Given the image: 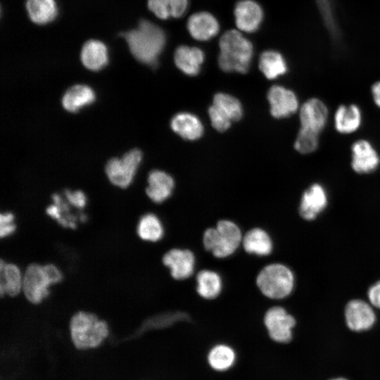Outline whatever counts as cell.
<instances>
[{"instance_id":"cell-11","label":"cell","mask_w":380,"mask_h":380,"mask_svg":"<svg viewBox=\"0 0 380 380\" xmlns=\"http://www.w3.org/2000/svg\"><path fill=\"white\" fill-rule=\"evenodd\" d=\"M267 99L270 105V113L276 118L289 117L299 108L295 93L280 85H274L269 89Z\"/></svg>"},{"instance_id":"cell-25","label":"cell","mask_w":380,"mask_h":380,"mask_svg":"<svg viewBox=\"0 0 380 380\" xmlns=\"http://www.w3.org/2000/svg\"><path fill=\"white\" fill-rule=\"evenodd\" d=\"M94 99L95 94L89 87L77 84L66 91L62 99V104L65 110L73 113L93 103Z\"/></svg>"},{"instance_id":"cell-24","label":"cell","mask_w":380,"mask_h":380,"mask_svg":"<svg viewBox=\"0 0 380 380\" xmlns=\"http://www.w3.org/2000/svg\"><path fill=\"white\" fill-rule=\"evenodd\" d=\"M197 293L203 298L213 300L216 298L222 289L220 275L211 270L199 271L196 277Z\"/></svg>"},{"instance_id":"cell-19","label":"cell","mask_w":380,"mask_h":380,"mask_svg":"<svg viewBox=\"0 0 380 380\" xmlns=\"http://www.w3.org/2000/svg\"><path fill=\"white\" fill-rule=\"evenodd\" d=\"M242 246L247 253L260 257L270 255L273 249L270 234L260 227H254L246 232L243 236Z\"/></svg>"},{"instance_id":"cell-37","label":"cell","mask_w":380,"mask_h":380,"mask_svg":"<svg viewBox=\"0 0 380 380\" xmlns=\"http://www.w3.org/2000/svg\"><path fill=\"white\" fill-rule=\"evenodd\" d=\"M43 267L51 284H58L63 279L62 272L55 265L46 264Z\"/></svg>"},{"instance_id":"cell-36","label":"cell","mask_w":380,"mask_h":380,"mask_svg":"<svg viewBox=\"0 0 380 380\" xmlns=\"http://www.w3.org/2000/svg\"><path fill=\"white\" fill-rule=\"evenodd\" d=\"M65 196L68 203L77 208H83L86 205V196L81 191H70L65 190Z\"/></svg>"},{"instance_id":"cell-29","label":"cell","mask_w":380,"mask_h":380,"mask_svg":"<svg viewBox=\"0 0 380 380\" xmlns=\"http://www.w3.org/2000/svg\"><path fill=\"white\" fill-rule=\"evenodd\" d=\"M259 68L269 80L276 79L287 71V65L281 54L272 50L265 51L260 55Z\"/></svg>"},{"instance_id":"cell-14","label":"cell","mask_w":380,"mask_h":380,"mask_svg":"<svg viewBox=\"0 0 380 380\" xmlns=\"http://www.w3.org/2000/svg\"><path fill=\"white\" fill-rule=\"evenodd\" d=\"M345 317L348 328L355 331L369 329L375 322L373 310L361 300H353L347 304Z\"/></svg>"},{"instance_id":"cell-5","label":"cell","mask_w":380,"mask_h":380,"mask_svg":"<svg viewBox=\"0 0 380 380\" xmlns=\"http://www.w3.org/2000/svg\"><path fill=\"white\" fill-rule=\"evenodd\" d=\"M260 293L270 299H281L288 296L294 285L291 270L281 263H271L260 270L255 279Z\"/></svg>"},{"instance_id":"cell-26","label":"cell","mask_w":380,"mask_h":380,"mask_svg":"<svg viewBox=\"0 0 380 380\" xmlns=\"http://www.w3.org/2000/svg\"><path fill=\"white\" fill-rule=\"evenodd\" d=\"M207 360L212 369L218 372H224L234 365L236 353L229 345L217 343L208 351Z\"/></svg>"},{"instance_id":"cell-17","label":"cell","mask_w":380,"mask_h":380,"mask_svg":"<svg viewBox=\"0 0 380 380\" xmlns=\"http://www.w3.org/2000/svg\"><path fill=\"white\" fill-rule=\"evenodd\" d=\"M176 66L184 74L194 76L199 73L204 61L203 51L197 47L178 46L174 55Z\"/></svg>"},{"instance_id":"cell-15","label":"cell","mask_w":380,"mask_h":380,"mask_svg":"<svg viewBox=\"0 0 380 380\" xmlns=\"http://www.w3.org/2000/svg\"><path fill=\"white\" fill-rule=\"evenodd\" d=\"M327 204L325 189L321 184L315 183L304 191L300 200L299 213L303 219L311 220L326 208Z\"/></svg>"},{"instance_id":"cell-23","label":"cell","mask_w":380,"mask_h":380,"mask_svg":"<svg viewBox=\"0 0 380 380\" xmlns=\"http://www.w3.org/2000/svg\"><path fill=\"white\" fill-rule=\"evenodd\" d=\"M0 275L1 296H17L23 289V279L19 267L13 263H6L1 260Z\"/></svg>"},{"instance_id":"cell-4","label":"cell","mask_w":380,"mask_h":380,"mask_svg":"<svg viewBox=\"0 0 380 380\" xmlns=\"http://www.w3.org/2000/svg\"><path fill=\"white\" fill-rule=\"evenodd\" d=\"M72 341L80 349L99 346L108 335V326L95 315L80 311L75 313L70 322Z\"/></svg>"},{"instance_id":"cell-8","label":"cell","mask_w":380,"mask_h":380,"mask_svg":"<svg viewBox=\"0 0 380 380\" xmlns=\"http://www.w3.org/2000/svg\"><path fill=\"white\" fill-rule=\"evenodd\" d=\"M51 285L43 265L34 263L27 266L23 275V291L30 303H42L49 296Z\"/></svg>"},{"instance_id":"cell-6","label":"cell","mask_w":380,"mask_h":380,"mask_svg":"<svg viewBox=\"0 0 380 380\" xmlns=\"http://www.w3.org/2000/svg\"><path fill=\"white\" fill-rule=\"evenodd\" d=\"M141 158L139 150L132 149L120 159H110L106 166V172L110 181L121 188L128 186L134 178Z\"/></svg>"},{"instance_id":"cell-12","label":"cell","mask_w":380,"mask_h":380,"mask_svg":"<svg viewBox=\"0 0 380 380\" xmlns=\"http://www.w3.org/2000/svg\"><path fill=\"white\" fill-rule=\"evenodd\" d=\"M351 167L358 174H369L374 171L380 163L377 151L365 139H359L351 146Z\"/></svg>"},{"instance_id":"cell-31","label":"cell","mask_w":380,"mask_h":380,"mask_svg":"<svg viewBox=\"0 0 380 380\" xmlns=\"http://www.w3.org/2000/svg\"><path fill=\"white\" fill-rule=\"evenodd\" d=\"M213 106L231 122L239 120L243 114L241 103L235 97L218 93L214 96Z\"/></svg>"},{"instance_id":"cell-38","label":"cell","mask_w":380,"mask_h":380,"mask_svg":"<svg viewBox=\"0 0 380 380\" xmlns=\"http://www.w3.org/2000/svg\"><path fill=\"white\" fill-rule=\"evenodd\" d=\"M368 297L374 306L380 308V281L369 289Z\"/></svg>"},{"instance_id":"cell-21","label":"cell","mask_w":380,"mask_h":380,"mask_svg":"<svg viewBox=\"0 0 380 380\" xmlns=\"http://www.w3.org/2000/svg\"><path fill=\"white\" fill-rule=\"evenodd\" d=\"M362 122V113L355 104L339 106L334 115V125L341 134H350L359 129Z\"/></svg>"},{"instance_id":"cell-22","label":"cell","mask_w":380,"mask_h":380,"mask_svg":"<svg viewBox=\"0 0 380 380\" xmlns=\"http://www.w3.org/2000/svg\"><path fill=\"white\" fill-rule=\"evenodd\" d=\"M81 61L88 69L97 71L108 63V51L106 45L98 40H89L81 50Z\"/></svg>"},{"instance_id":"cell-7","label":"cell","mask_w":380,"mask_h":380,"mask_svg":"<svg viewBox=\"0 0 380 380\" xmlns=\"http://www.w3.org/2000/svg\"><path fill=\"white\" fill-rule=\"evenodd\" d=\"M263 321L269 336L275 342L286 343L292 339L296 320L284 308H270L266 311Z\"/></svg>"},{"instance_id":"cell-1","label":"cell","mask_w":380,"mask_h":380,"mask_svg":"<svg viewBox=\"0 0 380 380\" xmlns=\"http://www.w3.org/2000/svg\"><path fill=\"white\" fill-rule=\"evenodd\" d=\"M132 54L139 61L154 65L165 44L164 31L154 23L141 20L137 27L122 34Z\"/></svg>"},{"instance_id":"cell-9","label":"cell","mask_w":380,"mask_h":380,"mask_svg":"<svg viewBox=\"0 0 380 380\" xmlns=\"http://www.w3.org/2000/svg\"><path fill=\"white\" fill-rule=\"evenodd\" d=\"M163 263L169 269L173 279L184 280L193 275L196 258L189 249L175 248L164 254Z\"/></svg>"},{"instance_id":"cell-40","label":"cell","mask_w":380,"mask_h":380,"mask_svg":"<svg viewBox=\"0 0 380 380\" xmlns=\"http://www.w3.org/2000/svg\"><path fill=\"white\" fill-rule=\"evenodd\" d=\"M331 380H348V379L343 377H337V378L331 379Z\"/></svg>"},{"instance_id":"cell-28","label":"cell","mask_w":380,"mask_h":380,"mask_svg":"<svg viewBox=\"0 0 380 380\" xmlns=\"http://www.w3.org/2000/svg\"><path fill=\"white\" fill-rule=\"evenodd\" d=\"M26 8L31 20L39 25L51 22L57 13L54 0H27Z\"/></svg>"},{"instance_id":"cell-20","label":"cell","mask_w":380,"mask_h":380,"mask_svg":"<svg viewBox=\"0 0 380 380\" xmlns=\"http://www.w3.org/2000/svg\"><path fill=\"white\" fill-rule=\"evenodd\" d=\"M170 127L178 135L187 140H196L203 132L201 120L189 113H179L171 120Z\"/></svg>"},{"instance_id":"cell-32","label":"cell","mask_w":380,"mask_h":380,"mask_svg":"<svg viewBox=\"0 0 380 380\" xmlns=\"http://www.w3.org/2000/svg\"><path fill=\"white\" fill-rule=\"evenodd\" d=\"M315 1L329 34L334 41L338 42L340 32L334 15V0Z\"/></svg>"},{"instance_id":"cell-2","label":"cell","mask_w":380,"mask_h":380,"mask_svg":"<svg viewBox=\"0 0 380 380\" xmlns=\"http://www.w3.org/2000/svg\"><path fill=\"white\" fill-rule=\"evenodd\" d=\"M218 57L220 68L224 72L246 73L253 54V45L239 31L228 30L220 37Z\"/></svg>"},{"instance_id":"cell-33","label":"cell","mask_w":380,"mask_h":380,"mask_svg":"<svg viewBox=\"0 0 380 380\" xmlns=\"http://www.w3.org/2000/svg\"><path fill=\"white\" fill-rule=\"evenodd\" d=\"M318 134L300 128L294 143V148L300 153L308 154L314 152L318 147Z\"/></svg>"},{"instance_id":"cell-18","label":"cell","mask_w":380,"mask_h":380,"mask_svg":"<svg viewBox=\"0 0 380 380\" xmlns=\"http://www.w3.org/2000/svg\"><path fill=\"white\" fill-rule=\"evenodd\" d=\"M146 192L151 201L160 203L167 200L174 189V180L170 175L160 170L151 171L148 177Z\"/></svg>"},{"instance_id":"cell-3","label":"cell","mask_w":380,"mask_h":380,"mask_svg":"<svg viewBox=\"0 0 380 380\" xmlns=\"http://www.w3.org/2000/svg\"><path fill=\"white\" fill-rule=\"evenodd\" d=\"M243 234L239 225L229 220L218 221L215 227L206 229L203 234L205 249L217 258L234 254L242 244Z\"/></svg>"},{"instance_id":"cell-13","label":"cell","mask_w":380,"mask_h":380,"mask_svg":"<svg viewBox=\"0 0 380 380\" xmlns=\"http://www.w3.org/2000/svg\"><path fill=\"white\" fill-rule=\"evenodd\" d=\"M235 23L237 27L246 32L256 31L263 18L261 6L253 0H241L234 8Z\"/></svg>"},{"instance_id":"cell-27","label":"cell","mask_w":380,"mask_h":380,"mask_svg":"<svg viewBox=\"0 0 380 380\" xmlns=\"http://www.w3.org/2000/svg\"><path fill=\"white\" fill-rule=\"evenodd\" d=\"M188 0H148V7L160 19L179 18L186 11Z\"/></svg>"},{"instance_id":"cell-39","label":"cell","mask_w":380,"mask_h":380,"mask_svg":"<svg viewBox=\"0 0 380 380\" xmlns=\"http://www.w3.org/2000/svg\"><path fill=\"white\" fill-rule=\"evenodd\" d=\"M372 94L374 103L380 108V81L375 82L372 85Z\"/></svg>"},{"instance_id":"cell-35","label":"cell","mask_w":380,"mask_h":380,"mask_svg":"<svg viewBox=\"0 0 380 380\" xmlns=\"http://www.w3.org/2000/svg\"><path fill=\"white\" fill-rule=\"evenodd\" d=\"M14 216L11 213H3L0 215V236L1 238L11 235L16 229L13 222Z\"/></svg>"},{"instance_id":"cell-34","label":"cell","mask_w":380,"mask_h":380,"mask_svg":"<svg viewBox=\"0 0 380 380\" xmlns=\"http://www.w3.org/2000/svg\"><path fill=\"white\" fill-rule=\"evenodd\" d=\"M208 114L213 127L219 132L227 130L231 125V121L221 114L213 105L208 109Z\"/></svg>"},{"instance_id":"cell-16","label":"cell","mask_w":380,"mask_h":380,"mask_svg":"<svg viewBox=\"0 0 380 380\" xmlns=\"http://www.w3.org/2000/svg\"><path fill=\"white\" fill-rule=\"evenodd\" d=\"M190 35L196 40L206 41L215 36L220 29L217 19L210 13L198 12L191 15L187 21Z\"/></svg>"},{"instance_id":"cell-30","label":"cell","mask_w":380,"mask_h":380,"mask_svg":"<svg viewBox=\"0 0 380 380\" xmlns=\"http://www.w3.org/2000/svg\"><path fill=\"white\" fill-rule=\"evenodd\" d=\"M140 239L149 242H157L164 235V227L160 220L153 213H146L141 217L137 227Z\"/></svg>"},{"instance_id":"cell-10","label":"cell","mask_w":380,"mask_h":380,"mask_svg":"<svg viewBox=\"0 0 380 380\" xmlns=\"http://www.w3.org/2000/svg\"><path fill=\"white\" fill-rule=\"evenodd\" d=\"M299 117L300 128L319 134L327 124V107L319 99L311 98L300 106Z\"/></svg>"}]
</instances>
